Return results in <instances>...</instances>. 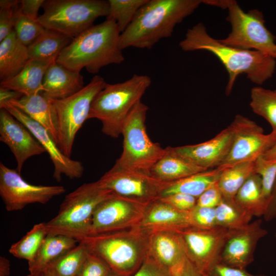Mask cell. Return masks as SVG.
<instances>
[{
  "mask_svg": "<svg viewBox=\"0 0 276 276\" xmlns=\"http://www.w3.org/2000/svg\"><path fill=\"white\" fill-rule=\"evenodd\" d=\"M148 0H108L109 14L106 17L114 20L121 32L129 26L140 9Z\"/></svg>",
  "mask_w": 276,
  "mask_h": 276,
  "instance_id": "obj_36",
  "label": "cell"
},
{
  "mask_svg": "<svg viewBox=\"0 0 276 276\" xmlns=\"http://www.w3.org/2000/svg\"><path fill=\"white\" fill-rule=\"evenodd\" d=\"M249 105L252 111L264 118L276 134V91L261 87L251 90Z\"/></svg>",
  "mask_w": 276,
  "mask_h": 276,
  "instance_id": "obj_35",
  "label": "cell"
},
{
  "mask_svg": "<svg viewBox=\"0 0 276 276\" xmlns=\"http://www.w3.org/2000/svg\"><path fill=\"white\" fill-rule=\"evenodd\" d=\"M148 255L168 269L171 274L187 258L183 240L177 231L149 234Z\"/></svg>",
  "mask_w": 276,
  "mask_h": 276,
  "instance_id": "obj_21",
  "label": "cell"
},
{
  "mask_svg": "<svg viewBox=\"0 0 276 276\" xmlns=\"http://www.w3.org/2000/svg\"><path fill=\"white\" fill-rule=\"evenodd\" d=\"M149 236L136 226L89 236L81 241L103 259L113 273L132 276L148 255Z\"/></svg>",
  "mask_w": 276,
  "mask_h": 276,
  "instance_id": "obj_6",
  "label": "cell"
},
{
  "mask_svg": "<svg viewBox=\"0 0 276 276\" xmlns=\"http://www.w3.org/2000/svg\"><path fill=\"white\" fill-rule=\"evenodd\" d=\"M262 156L268 160H276V141Z\"/></svg>",
  "mask_w": 276,
  "mask_h": 276,
  "instance_id": "obj_51",
  "label": "cell"
},
{
  "mask_svg": "<svg viewBox=\"0 0 276 276\" xmlns=\"http://www.w3.org/2000/svg\"><path fill=\"white\" fill-rule=\"evenodd\" d=\"M204 274H205V276H208V275H206V274H205V273H204ZM261 276H266V275H261Z\"/></svg>",
  "mask_w": 276,
  "mask_h": 276,
  "instance_id": "obj_55",
  "label": "cell"
},
{
  "mask_svg": "<svg viewBox=\"0 0 276 276\" xmlns=\"http://www.w3.org/2000/svg\"><path fill=\"white\" fill-rule=\"evenodd\" d=\"M202 3L201 0H148L121 33V49H151L161 39L171 37L176 26Z\"/></svg>",
  "mask_w": 276,
  "mask_h": 276,
  "instance_id": "obj_2",
  "label": "cell"
},
{
  "mask_svg": "<svg viewBox=\"0 0 276 276\" xmlns=\"http://www.w3.org/2000/svg\"><path fill=\"white\" fill-rule=\"evenodd\" d=\"M146 206L113 195L101 202L95 210L89 236L136 227Z\"/></svg>",
  "mask_w": 276,
  "mask_h": 276,
  "instance_id": "obj_15",
  "label": "cell"
},
{
  "mask_svg": "<svg viewBox=\"0 0 276 276\" xmlns=\"http://www.w3.org/2000/svg\"><path fill=\"white\" fill-rule=\"evenodd\" d=\"M23 95L16 91L0 87V104L17 100Z\"/></svg>",
  "mask_w": 276,
  "mask_h": 276,
  "instance_id": "obj_49",
  "label": "cell"
},
{
  "mask_svg": "<svg viewBox=\"0 0 276 276\" xmlns=\"http://www.w3.org/2000/svg\"><path fill=\"white\" fill-rule=\"evenodd\" d=\"M38 21L46 29L73 39L93 26L100 17L109 14L108 1L48 0Z\"/></svg>",
  "mask_w": 276,
  "mask_h": 276,
  "instance_id": "obj_9",
  "label": "cell"
},
{
  "mask_svg": "<svg viewBox=\"0 0 276 276\" xmlns=\"http://www.w3.org/2000/svg\"><path fill=\"white\" fill-rule=\"evenodd\" d=\"M158 199L178 210L187 212L196 205L197 200L195 197L183 193H175Z\"/></svg>",
  "mask_w": 276,
  "mask_h": 276,
  "instance_id": "obj_42",
  "label": "cell"
},
{
  "mask_svg": "<svg viewBox=\"0 0 276 276\" xmlns=\"http://www.w3.org/2000/svg\"><path fill=\"white\" fill-rule=\"evenodd\" d=\"M177 232L183 240L188 259L200 271L206 273L219 261L231 229L219 226L211 229L189 226Z\"/></svg>",
  "mask_w": 276,
  "mask_h": 276,
  "instance_id": "obj_14",
  "label": "cell"
},
{
  "mask_svg": "<svg viewBox=\"0 0 276 276\" xmlns=\"http://www.w3.org/2000/svg\"><path fill=\"white\" fill-rule=\"evenodd\" d=\"M5 103L19 108L43 126L58 146V119L52 100L39 93L31 96H23L17 100Z\"/></svg>",
  "mask_w": 276,
  "mask_h": 276,
  "instance_id": "obj_23",
  "label": "cell"
},
{
  "mask_svg": "<svg viewBox=\"0 0 276 276\" xmlns=\"http://www.w3.org/2000/svg\"><path fill=\"white\" fill-rule=\"evenodd\" d=\"M223 198L218 183H217L207 189L197 198L196 205L216 208L222 202Z\"/></svg>",
  "mask_w": 276,
  "mask_h": 276,
  "instance_id": "obj_44",
  "label": "cell"
},
{
  "mask_svg": "<svg viewBox=\"0 0 276 276\" xmlns=\"http://www.w3.org/2000/svg\"><path fill=\"white\" fill-rule=\"evenodd\" d=\"M84 87L83 77L56 61L47 70L42 93L51 100H61L77 93Z\"/></svg>",
  "mask_w": 276,
  "mask_h": 276,
  "instance_id": "obj_22",
  "label": "cell"
},
{
  "mask_svg": "<svg viewBox=\"0 0 276 276\" xmlns=\"http://www.w3.org/2000/svg\"><path fill=\"white\" fill-rule=\"evenodd\" d=\"M112 273L107 263L98 255L89 250L76 276H111Z\"/></svg>",
  "mask_w": 276,
  "mask_h": 276,
  "instance_id": "obj_40",
  "label": "cell"
},
{
  "mask_svg": "<svg viewBox=\"0 0 276 276\" xmlns=\"http://www.w3.org/2000/svg\"><path fill=\"white\" fill-rule=\"evenodd\" d=\"M98 180L84 183L65 196L57 214L45 222L48 235H62L78 242L90 235L91 219L97 206L112 196Z\"/></svg>",
  "mask_w": 276,
  "mask_h": 276,
  "instance_id": "obj_5",
  "label": "cell"
},
{
  "mask_svg": "<svg viewBox=\"0 0 276 276\" xmlns=\"http://www.w3.org/2000/svg\"><path fill=\"white\" fill-rule=\"evenodd\" d=\"M275 91H276V89L275 90Z\"/></svg>",
  "mask_w": 276,
  "mask_h": 276,
  "instance_id": "obj_56",
  "label": "cell"
},
{
  "mask_svg": "<svg viewBox=\"0 0 276 276\" xmlns=\"http://www.w3.org/2000/svg\"><path fill=\"white\" fill-rule=\"evenodd\" d=\"M132 276H171L168 269L149 255L143 264Z\"/></svg>",
  "mask_w": 276,
  "mask_h": 276,
  "instance_id": "obj_43",
  "label": "cell"
},
{
  "mask_svg": "<svg viewBox=\"0 0 276 276\" xmlns=\"http://www.w3.org/2000/svg\"><path fill=\"white\" fill-rule=\"evenodd\" d=\"M44 0H21L19 6L20 14L33 19L37 20L39 10Z\"/></svg>",
  "mask_w": 276,
  "mask_h": 276,
  "instance_id": "obj_46",
  "label": "cell"
},
{
  "mask_svg": "<svg viewBox=\"0 0 276 276\" xmlns=\"http://www.w3.org/2000/svg\"><path fill=\"white\" fill-rule=\"evenodd\" d=\"M10 274V263L4 257H0V276H9Z\"/></svg>",
  "mask_w": 276,
  "mask_h": 276,
  "instance_id": "obj_50",
  "label": "cell"
},
{
  "mask_svg": "<svg viewBox=\"0 0 276 276\" xmlns=\"http://www.w3.org/2000/svg\"><path fill=\"white\" fill-rule=\"evenodd\" d=\"M263 217L267 221L276 218V180Z\"/></svg>",
  "mask_w": 276,
  "mask_h": 276,
  "instance_id": "obj_48",
  "label": "cell"
},
{
  "mask_svg": "<svg viewBox=\"0 0 276 276\" xmlns=\"http://www.w3.org/2000/svg\"><path fill=\"white\" fill-rule=\"evenodd\" d=\"M52 62L30 59L17 75L9 79L1 81V87L26 96L41 93L44 74Z\"/></svg>",
  "mask_w": 276,
  "mask_h": 276,
  "instance_id": "obj_25",
  "label": "cell"
},
{
  "mask_svg": "<svg viewBox=\"0 0 276 276\" xmlns=\"http://www.w3.org/2000/svg\"><path fill=\"white\" fill-rule=\"evenodd\" d=\"M233 139V130L229 125L207 141L172 148L176 153L192 164L209 170L222 164L229 152Z\"/></svg>",
  "mask_w": 276,
  "mask_h": 276,
  "instance_id": "obj_19",
  "label": "cell"
},
{
  "mask_svg": "<svg viewBox=\"0 0 276 276\" xmlns=\"http://www.w3.org/2000/svg\"><path fill=\"white\" fill-rule=\"evenodd\" d=\"M78 242L76 239L65 236L48 235L33 260L28 263L30 273L44 271L50 263L73 248Z\"/></svg>",
  "mask_w": 276,
  "mask_h": 276,
  "instance_id": "obj_28",
  "label": "cell"
},
{
  "mask_svg": "<svg viewBox=\"0 0 276 276\" xmlns=\"http://www.w3.org/2000/svg\"><path fill=\"white\" fill-rule=\"evenodd\" d=\"M171 276H205L187 258L182 265L171 273Z\"/></svg>",
  "mask_w": 276,
  "mask_h": 276,
  "instance_id": "obj_47",
  "label": "cell"
},
{
  "mask_svg": "<svg viewBox=\"0 0 276 276\" xmlns=\"http://www.w3.org/2000/svg\"><path fill=\"white\" fill-rule=\"evenodd\" d=\"M255 171L261 177L262 195L268 205L276 180V160L259 156L255 160Z\"/></svg>",
  "mask_w": 276,
  "mask_h": 276,
  "instance_id": "obj_38",
  "label": "cell"
},
{
  "mask_svg": "<svg viewBox=\"0 0 276 276\" xmlns=\"http://www.w3.org/2000/svg\"><path fill=\"white\" fill-rule=\"evenodd\" d=\"M255 160L244 162L223 168L218 186L223 198L234 199L243 183L255 173Z\"/></svg>",
  "mask_w": 276,
  "mask_h": 276,
  "instance_id": "obj_31",
  "label": "cell"
},
{
  "mask_svg": "<svg viewBox=\"0 0 276 276\" xmlns=\"http://www.w3.org/2000/svg\"><path fill=\"white\" fill-rule=\"evenodd\" d=\"M38 21L19 13L16 17L14 31L18 39L27 47L32 44L45 31Z\"/></svg>",
  "mask_w": 276,
  "mask_h": 276,
  "instance_id": "obj_37",
  "label": "cell"
},
{
  "mask_svg": "<svg viewBox=\"0 0 276 276\" xmlns=\"http://www.w3.org/2000/svg\"><path fill=\"white\" fill-rule=\"evenodd\" d=\"M203 3L228 10L226 19L231 25V31L226 38L219 39L222 43L274 57L275 37L265 26L261 11L254 9L245 12L234 0H205Z\"/></svg>",
  "mask_w": 276,
  "mask_h": 276,
  "instance_id": "obj_8",
  "label": "cell"
},
{
  "mask_svg": "<svg viewBox=\"0 0 276 276\" xmlns=\"http://www.w3.org/2000/svg\"><path fill=\"white\" fill-rule=\"evenodd\" d=\"M89 251L85 243L80 241L73 248L50 263L44 270L54 276H76Z\"/></svg>",
  "mask_w": 276,
  "mask_h": 276,
  "instance_id": "obj_32",
  "label": "cell"
},
{
  "mask_svg": "<svg viewBox=\"0 0 276 276\" xmlns=\"http://www.w3.org/2000/svg\"><path fill=\"white\" fill-rule=\"evenodd\" d=\"M29 60L28 48L18 39L13 30L0 42L1 81L15 76Z\"/></svg>",
  "mask_w": 276,
  "mask_h": 276,
  "instance_id": "obj_26",
  "label": "cell"
},
{
  "mask_svg": "<svg viewBox=\"0 0 276 276\" xmlns=\"http://www.w3.org/2000/svg\"><path fill=\"white\" fill-rule=\"evenodd\" d=\"M0 108L5 109L23 123L43 147L54 165L53 177L56 181H60L63 175L71 179H78L82 176L84 172L82 163L64 155L43 126L22 110L9 103L1 104Z\"/></svg>",
  "mask_w": 276,
  "mask_h": 276,
  "instance_id": "obj_16",
  "label": "cell"
},
{
  "mask_svg": "<svg viewBox=\"0 0 276 276\" xmlns=\"http://www.w3.org/2000/svg\"><path fill=\"white\" fill-rule=\"evenodd\" d=\"M0 141L14 156L19 173L29 158L46 152L29 129L4 108L0 110Z\"/></svg>",
  "mask_w": 276,
  "mask_h": 276,
  "instance_id": "obj_18",
  "label": "cell"
},
{
  "mask_svg": "<svg viewBox=\"0 0 276 276\" xmlns=\"http://www.w3.org/2000/svg\"><path fill=\"white\" fill-rule=\"evenodd\" d=\"M47 235L45 222L35 224L19 241L11 246L9 251L14 257L30 263L34 259Z\"/></svg>",
  "mask_w": 276,
  "mask_h": 276,
  "instance_id": "obj_34",
  "label": "cell"
},
{
  "mask_svg": "<svg viewBox=\"0 0 276 276\" xmlns=\"http://www.w3.org/2000/svg\"><path fill=\"white\" fill-rule=\"evenodd\" d=\"M234 199L253 216H263L267 203L262 195L260 175L256 173L252 174L239 189Z\"/></svg>",
  "mask_w": 276,
  "mask_h": 276,
  "instance_id": "obj_30",
  "label": "cell"
},
{
  "mask_svg": "<svg viewBox=\"0 0 276 276\" xmlns=\"http://www.w3.org/2000/svg\"><path fill=\"white\" fill-rule=\"evenodd\" d=\"M223 170L217 167L165 183L159 198L175 193L186 194L198 198L207 189L218 183Z\"/></svg>",
  "mask_w": 276,
  "mask_h": 276,
  "instance_id": "obj_27",
  "label": "cell"
},
{
  "mask_svg": "<svg viewBox=\"0 0 276 276\" xmlns=\"http://www.w3.org/2000/svg\"><path fill=\"white\" fill-rule=\"evenodd\" d=\"M19 6L0 8V42L13 31Z\"/></svg>",
  "mask_w": 276,
  "mask_h": 276,
  "instance_id": "obj_41",
  "label": "cell"
},
{
  "mask_svg": "<svg viewBox=\"0 0 276 276\" xmlns=\"http://www.w3.org/2000/svg\"><path fill=\"white\" fill-rule=\"evenodd\" d=\"M215 210L217 226L228 229H238L247 225L253 217L234 199L223 198Z\"/></svg>",
  "mask_w": 276,
  "mask_h": 276,
  "instance_id": "obj_33",
  "label": "cell"
},
{
  "mask_svg": "<svg viewBox=\"0 0 276 276\" xmlns=\"http://www.w3.org/2000/svg\"><path fill=\"white\" fill-rule=\"evenodd\" d=\"M106 82L100 76H94L89 83L77 93L61 100H52L58 124V146L71 157L76 135L88 120L91 104Z\"/></svg>",
  "mask_w": 276,
  "mask_h": 276,
  "instance_id": "obj_10",
  "label": "cell"
},
{
  "mask_svg": "<svg viewBox=\"0 0 276 276\" xmlns=\"http://www.w3.org/2000/svg\"><path fill=\"white\" fill-rule=\"evenodd\" d=\"M190 226L211 229L217 226L215 208L196 205L188 212Z\"/></svg>",
  "mask_w": 276,
  "mask_h": 276,
  "instance_id": "obj_39",
  "label": "cell"
},
{
  "mask_svg": "<svg viewBox=\"0 0 276 276\" xmlns=\"http://www.w3.org/2000/svg\"><path fill=\"white\" fill-rule=\"evenodd\" d=\"M205 274L208 276H261L252 274L245 269L230 266L220 261L215 263Z\"/></svg>",
  "mask_w": 276,
  "mask_h": 276,
  "instance_id": "obj_45",
  "label": "cell"
},
{
  "mask_svg": "<svg viewBox=\"0 0 276 276\" xmlns=\"http://www.w3.org/2000/svg\"><path fill=\"white\" fill-rule=\"evenodd\" d=\"M114 195L147 205L158 199L165 183L151 176L113 166L98 180Z\"/></svg>",
  "mask_w": 276,
  "mask_h": 276,
  "instance_id": "obj_12",
  "label": "cell"
},
{
  "mask_svg": "<svg viewBox=\"0 0 276 276\" xmlns=\"http://www.w3.org/2000/svg\"><path fill=\"white\" fill-rule=\"evenodd\" d=\"M73 39L58 32L46 29L29 47L30 59L52 62Z\"/></svg>",
  "mask_w": 276,
  "mask_h": 276,
  "instance_id": "obj_29",
  "label": "cell"
},
{
  "mask_svg": "<svg viewBox=\"0 0 276 276\" xmlns=\"http://www.w3.org/2000/svg\"><path fill=\"white\" fill-rule=\"evenodd\" d=\"M111 276H121V275L116 274H114V273H113L111 275Z\"/></svg>",
  "mask_w": 276,
  "mask_h": 276,
  "instance_id": "obj_53",
  "label": "cell"
},
{
  "mask_svg": "<svg viewBox=\"0 0 276 276\" xmlns=\"http://www.w3.org/2000/svg\"><path fill=\"white\" fill-rule=\"evenodd\" d=\"M121 32L116 21L107 18L74 38L62 51L56 61L80 73L83 68L97 74L108 65L125 60L119 44Z\"/></svg>",
  "mask_w": 276,
  "mask_h": 276,
  "instance_id": "obj_3",
  "label": "cell"
},
{
  "mask_svg": "<svg viewBox=\"0 0 276 276\" xmlns=\"http://www.w3.org/2000/svg\"><path fill=\"white\" fill-rule=\"evenodd\" d=\"M65 192L62 186L30 183L16 170L0 163V196L7 211H19L33 203L45 204Z\"/></svg>",
  "mask_w": 276,
  "mask_h": 276,
  "instance_id": "obj_11",
  "label": "cell"
},
{
  "mask_svg": "<svg viewBox=\"0 0 276 276\" xmlns=\"http://www.w3.org/2000/svg\"><path fill=\"white\" fill-rule=\"evenodd\" d=\"M165 150L164 155L153 166L150 172L152 176L162 182L177 181L207 170L177 154L171 147H167Z\"/></svg>",
  "mask_w": 276,
  "mask_h": 276,
  "instance_id": "obj_24",
  "label": "cell"
},
{
  "mask_svg": "<svg viewBox=\"0 0 276 276\" xmlns=\"http://www.w3.org/2000/svg\"><path fill=\"white\" fill-rule=\"evenodd\" d=\"M151 84L147 75L134 74L124 82L106 83L95 98L88 119L102 123V131L112 138L121 134L124 124Z\"/></svg>",
  "mask_w": 276,
  "mask_h": 276,
  "instance_id": "obj_4",
  "label": "cell"
},
{
  "mask_svg": "<svg viewBox=\"0 0 276 276\" xmlns=\"http://www.w3.org/2000/svg\"><path fill=\"white\" fill-rule=\"evenodd\" d=\"M179 46L185 52L206 51L219 59L228 75L225 89L227 96L239 75L245 74L252 82L261 85L272 77L275 69L276 58L273 56L258 51L226 45L211 36L201 22L188 29Z\"/></svg>",
  "mask_w": 276,
  "mask_h": 276,
  "instance_id": "obj_1",
  "label": "cell"
},
{
  "mask_svg": "<svg viewBox=\"0 0 276 276\" xmlns=\"http://www.w3.org/2000/svg\"><path fill=\"white\" fill-rule=\"evenodd\" d=\"M26 276H54L47 271H43L34 273H29Z\"/></svg>",
  "mask_w": 276,
  "mask_h": 276,
  "instance_id": "obj_52",
  "label": "cell"
},
{
  "mask_svg": "<svg viewBox=\"0 0 276 276\" xmlns=\"http://www.w3.org/2000/svg\"><path fill=\"white\" fill-rule=\"evenodd\" d=\"M229 125L233 133L232 144L227 157L218 167L225 168L238 163L255 160L276 141V134L272 132L264 134L261 126L241 114H237Z\"/></svg>",
  "mask_w": 276,
  "mask_h": 276,
  "instance_id": "obj_13",
  "label": "cell"
},
{
  "mask_svg": "<svg viewBox=\"0 0 276 276\" xmlns=\"http://www.w3.org/2000/svg\"><path fill=\"white\" fill-rule=\"evenodd\" d=\"M148 106L141 102L132 109L123 127V151L114 166L126 170L150 174L165 148L153 142L148 135L146 119Z\"/></svg>",
  "mask_w": 276,
  "mask_h": 276,
  "instance_id": "obj_7",
  "label": "cell"
},
{
  "mask_svg": "<svg viewBox=\"0 0 276 276\" xmlns=\"http://www.w3.org/2000/svg\"><path fill=\"white\" fill-rule=\"evenodd\" d=\"M189 226L188 212L178 210L159 199L146 206L137 226L148 234L159 231H178Z\"/></svg>",
  "mask_w": 276,
  "mask_h": 276,
  "instance_id": "obj_20",
  "label": "cell"
},
{
  "mask_svg": "<svg viewBox=\"0 0 276 276\" xmlns=\"http://www.w3.org/2000/svg\"><path fill=\"white\" fill-rule=\"evenodd\" d=\"M274 57H275L276 58V52H275V53L274 54Z\"/></svg>",
  "mask_w": 276,
  "mask_h": 276,
  "instance_id": "obj_54",
  "label": "cell"
},
{
  "mask_svg": "<svg viewBox=\"0 0 276 276\" xmlns=\"http://www.w3.org/2000/svg\"><path fill=\"white\" fill-rule=\"evenodd\" d=\"M258 219L236 229H231L221 251L219 261L234 267L245 269L254 259L259 241L268 232Z\"/></svg>",
  "mask_w": 276,
  "mask_h": 276,
  "instance_id": "obj_17",
  "label": "cell"
}]
</instances>
